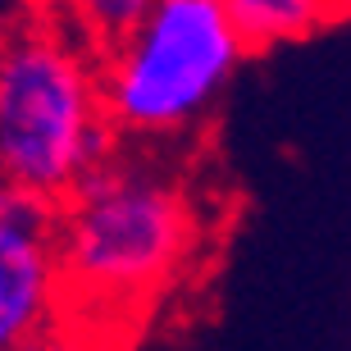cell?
I'll return each mask as SVG.
<instances>
[{"mask_svg": "<svg viewBox=\"0 0 351 351\" xmlns=\"http://www.w3.org/2000/svg\"><path fill=\"white\" fill-rule=\"evenodd\" d=\"M5 5H10V0H0V14H5Z\"/></svg>", "mask_w": 351, "mask_h": 351, "instance_id": "obj_9", "label": "cell"}, {"mask_svg": "<svg viewBox=\"0 0 351 351\" xmlns=\"http://www.w3.org/2000/svg\"><path fill=\"white\" fill-rule=\"evenodd\" d=\"M110 160L96 55L41 23L10 32L0 41V182L60 206Z\"/></svg>", "mask_w": 351, "mask_h": 351, "instance_id": "obj_2", "label": "cell"}, {"mask_svg": "<svg viewBox=\"0 0 351 351\" xmlns=\"http://www.w3.org/2000/svg\"><path fill=\"white\" fill-rule=\"evenodd\" d=\"M219 0H156L151 14L96 60L114 137H178L206 119L242 64Z\"/></svg>", "mask_w": 351, "mask_h": 351, "instance_id": "obj_3", "label": "cell"}, {"mask_svg": "<svg viewBox=\"0 0 351 351\" xmlns=\"http://www.w3.org/2000/svg\"><path fill=\"white\" fill-rule=\"evenodd\" d=\"M55 223L60 206L0 182V351H14L64 315Z\"/></svg>", "mask_w": 351, "mask_h": 351, "instance_id": "obj_4", "label": "cell"}, {"mask_svg": "<svg viewBox=\"0 0 351 351\" xmlns=\"http://www.w3.org/2000/svg\"><path fill=\"white\" fill-rule=\"evenodd\" d=\"M328 5H333V19H347L351 14V0H328Z\"/></svg>", "mask_w": 351, "mask_h": 351, "instance_id": "obj_8", "label": "cell"}, {"mask_svg": "<svg viewBox=\"0 0 351 351\" xmlns=\"http://www.w3.org/2000/svg\"><path fill=\"white\" fill-rule=\"evenodd\" d=\"M201 215L187 182L156 160H110L60 201L55 256L64 315L101 333H123L192 261Z\"/></svg>", "mask_w": 351, "mask_h": 351, "instance_id": "obj_1", "label": "cell"}, {"mask_svg": "<svg viewBox=\"0 0 351 351\" xmlns=\"http://www.w3.org/2000/svg\"><path fill=\"white\" fill-rule=\"evenodd\" d=\"M64 5L73 27L87 37V51H96V60H101L151 14L156 0H64Z\"/></svg>", "mask_w": 351, "mask_h": 351, "instance_id": "obj_6", "label": "cell"}, {"mask_svg": "<svg viewBox=\"0 0 351 351\" xmlns=\"http://www.w3.org/2000/svg\"><path fill=\"white\" fill-rule=\"evenodd\" d=\"M14 351H123V342L101 333V328H87L78 319L60 315L55 324H46L41 333H32V338L19 342Z\"/></svg>", "mask_w": 351, "mask_h": 351, "instance_id": "obj_7", "label": "cell"}, {"mask_svg": "<svg viewBox=\"0 0 351 351\" xmlns=\"http://www.w3.org/2000/svg\"><path fill=\"white\" fill-rule=\"evenodd\" d=\"M242 51H269L283 41H301L333 23L328 0H219Z\"/></svg>", "mask_w": 351, "mask_h": 351, "instance_id": "obj_5", "label": "cell"}]
</instances>
